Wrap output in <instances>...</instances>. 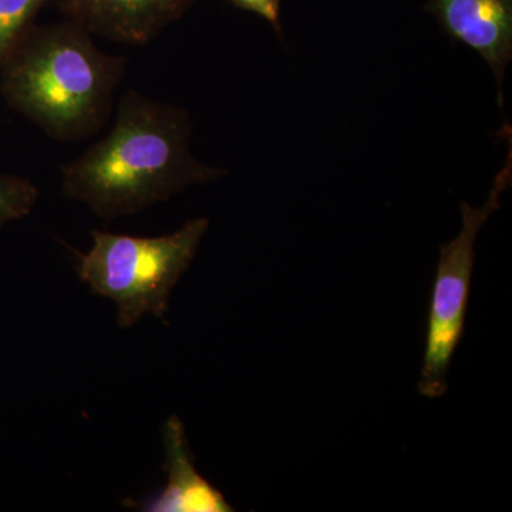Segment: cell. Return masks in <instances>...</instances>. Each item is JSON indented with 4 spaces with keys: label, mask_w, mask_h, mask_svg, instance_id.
Returning a JSON list of instances; mask_svg holds the SVG:
<instances>
[{
    "label": "cell",
    "mask_w": 512,
    "mask_h": 512,
    "mask_svg": "<svg viewBox=\"0 0 512 512\" xmlns=\"http://www.w3.org/2000/svg\"><path fill=\"white\" fill-rule=\"evenodd\" d=\"M183 107L128 90L109 133L62 167L63 194L106 220L126 217L224 174L192 156Z\"/></svg>",
    "instance_id": "6da1fadb"
},
{
    "label": "cell",
    "mask_w": 512,
    "mask_h": 512,
    "mask_svg": "<svg viewBox=\"0 0 512 512\" xmlns=\"http://www.w3.org/2000/svg\"><path fill=\"white\" fill-rule=\"evenodd\" d=\"M57 0H0V67L37 13Z\"/></svg>",
    "instance_id": "ba28073f"
},
{
    "label": "cell",
    "mask_w": 512,
    "mask_h": 512,
    "mask_svg": "<svg viewBox=\"0 0 512 512\" xmlns=\"http://www.w3.org/2000/svg\"><path fill=\"white\" fill-rule=\"evenodd\" d=\"M37 200L39 190L32 181L16 175H0V228L29 215Z\"/></svg>",
    "instance_id": "9c48e42d"
},
{
    "label": "cell",
    "mask_w": 512,
    "mask_h": 512,
    "mask_svg": "<svg viewBox=\"0 0 512 512\" xmlns=\"http://www.w3.org/2000/svg\"><path fill=\"white\" fill-rule=\"evenodd\" d=\"M208 227L207 218H195L154 238L94 229L92 248L79 255L77 274L93 293L116 303L121 328H131L144 315L163 318L171 291L190 268Z\"/></svg>",
    "instance_id": "3957f363"
},
{
    "label": "cell",
    "mask_w": 512,
    "mask_h": 512,
    "mask_svg": "<svg viewBox=\"0 0 512 512\" xmlns=\"http://www.w3.org/2000/svg\"><path fill=\"white\" fill-rule=\"evenodd\" d=\"M239 9L258 15L271 23L272 28L281 36V2L282 0H228Z\"/></svg>",
    "instance_id": "30bf717a"
},
{
    "label": "cell",
    "mask_w": 512,
    "mask_h": 512,
    "mask_svg": "<svg viewBox=\"0 0 512 512\" xmlns=\"http://www.w3.org/2000/svg\"><path fill=\"white\" fill-rule=\"evenodd\" d=\"M511 140V130L508 127L507 160L503 170L495 175L487 201L477 208L463 202V227L453 241L441 245L440 248L427 316L426 349L417 383L419 393L427 399H439L448 389V370L454 353L463 339L466 326L478 232L491 214L500 208L501 194L511 185Z\"/></svg>",
    "instance_id": "277c9868"
},
{
    "label": "cell",
    "mask_w": 512,
    "mask_h": 512,
    "mask_svg": "<svg viewBox=\"0 0 512 512\" xmlns=\"http://www.w3.org/2000/svg\"><path fill=\"white\" fill-rule=\"evenodd\" d=\"M163 436L167 485L160 494L141 505V511H234L224 494L198 473L191 458L183 423L177 416H171L165 421Z\"/></svg>",
    "instance_id": "52a82bcc"
},
{
    "label": "cell",
    "mask_w": 512,
    "mask_h": 512,
    "mask_svg": "<svg viewBox=\"0 0 512 512\" xmlns=\"http://www.w3.org/2000/svg\"><path fill=\"white\" fill-rule=\"evenodd\" d=\"M426 10L451 40L483 57L503 107L504 73L512 60V0H427Z\"/></svg>",
    "instance_id": "5b68a950"
},
{
    "label": "cell",
    "mask_w": 512,
    "mask_h": 512,
    "mask_svg": "<svg viewBox=\"0 0 512 512\" xmlns=\"http://www.w3.org/2000/svg\"><path fill=\"white\" fill-rule=\"evenodd\" d=\"M67 19L93 36L144 45L184 15L192 0H57Z\"/></svg>",
    "instance_id": "8992f818"
},
{
    "label": "cell",
    "mask_w": 512,
    "mask_h": 512,
    "mask_svg": "<svg viewBox=\"0 0 512 512\" xmlns=\"http://www.w3.org/2000/svg\"><path fill=\"white\" fill-rule=\"evenodd\" d=\"M124 73V57L104 53L89 30L67 19L20 36L0 67V92L47 136L79 141L109 120Z\"/></svg>",
    "instance_id": "7a4b0ae2"
}]
</instances>
